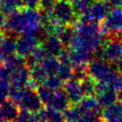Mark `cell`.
<instances>
[{"mask_svg": "<svg viewBox=\"0 0 122 122\" xmlns=\"http://www.w3.org/2000/svg\"><path fill=\"white\" fill-rule=\"evenodd\" d=\"M102 1H107V2H109V0H102Z\"/></svg>", "mask_w": 122, "mask_h": 122, "instance_id": "f35d334b", "label": "cell"}, {"mask_svg": "<svg viewBox=\"0 0 122 122\" xmlns=\"http://www.w3.org/2000/svg\"><path fill=\"white\" fill-rule=\"evenodd\" d=\"M42 101L36 92V90L30 89H24L21 100L18 104L21 109H26L32 113L38 112L42 108Z\"/></svg>", "mask_w": 122, "mask_h": 122, "instance_id": "ba28073f", "label": "cell"}, {"mask_svg": "<svg viewBox=\"0 0 122 122\" xmlns=\"http://www.w3.org/2000/svg\"><path fill=\"white\" fill-rule=\"evenodd\" d=\"M0 61H1V57H0Z\"/></svg>", "mask_w": 122, "mask_h": 122, "instance_id": "ab89813d", "label": "cell"}, {"mask_svg": "<svg viewBox=\"0 0 122 122\" xmlns=\"http://www.w3.org/2000/svg\"><path fill=\"white\" fill-rule=\"evenodd\" d=\"M109 3L114 8H122V0H109Z\"/></svg>", "mask_w": 122, "mask_h": 122, "instance_id": "e575fe53", "label": "cell"}, {"mask_svg": "<svg viewBox=\"0 0 122 122\" xmlns=\"http://www.w3.org/2000/svg\"><path fill=\"white\" fill-rule=\"evenodd\" d=\"M30 79V71L27 65L14 70L11 73L10 83L14 88H25Z\"/></svg>", "mask_w": 122, "mask_h": 122, "instance_id": "30bf717a", "label": "cell"}, {"mask_svg": "<svg viewBox=\"0 0 122 122\" xmlns=\"http://www.w3.org/2000/svg\"><path fill=\"white\" fill-rule=\"evenodd\" d=\"M42 85L48 87L49 89H51L52 91H58L62 88L63 81L59 78V76L57 74L48 75L42 82Z\"/></svg>", "mask_w": 122, "mask_h": 122, "instance_id": "484cf974", "label": "cell"}, {"mask_svg": "<svg viewBox=\"0 0 122 122\" xmlns=\"http://www.w3.org/2000/svg\"><path fill=\"white\" fill-rule=\"evenodd\" d=\"M41 46L45 50L48 56H58L64 47L61 40L56 35H47L42 40Z\"/></svg>", "mask_w": 122, "mask_h": 122, "instance_id": "8fae6325", "label": "cell"}, {"mask_svg": "<svg viewBox=\"0 0 122 122\" xmlns=\"http://www.w3.org/2000/svg\"><path fill=\"white\" fill-rule=\"evenodd\" d=\"M111 7L112 5L107 1L95 0L91 5L87 13L81 15L78 20L82 22H100L110 12Z\"/></svg>", "mask_w": 122, "mask_h": 122, "instance_id": "8992f818", "label": "cell"}, {"mask_svg": "<svg viewBox=\"0 0 122 122\" xmlns=\"http://www.w3.org/2000/svg\"><path fill=\"white\" fill-rule=\"evenodd\" d=\"M87 66H72L73 67L72 78L78 81H82L84 78H86L88 76Z\"/></svg>", "mask_w": 122, "mask_h": 122, "instance_id": "f1b7e54d", "label": "cell"}, {"mask_svg": "<svg viewBox=\"0 0 122 122\" xmlns=\"http://www.w3.org/2000/svg\"><path fill=\"white\" fill-rule=\"evenodd\" d=\"M72 73H73V67L70 63H60L58 71H57V75L59 78L63 81L66 82L70 79L72 78Z\"/></svg>", "mask_w": 122, "mask_h": 122, "instance_id": "7402d4cb", "label": "cell"}, {"mask_svg": "<svg viewBox=\"0 0 122 122\" xmlns=\"http://www.w3.org/2000/svg\"><path fill=\"white\" fill-rule=\"evenodd\" d=\"M10 89L11 85L9 81L0 80V103L8 99V97L10 96Z\"/></svg>", "mask_w": 122, "mask_h": 122, "instance_id": "83f0119b", "label": "cell"}, {"mask_svg": "<svg viewBox=\"0 0 122 122\" xmlns=\"http://www.w3.org/2000/svg\"><path fill=\"white\" fill-rule=\"evenodd\" d=\"M36 92H37V93H38V95H39L42 103L44 105H46V107H48L49 104H50V102H51V98H52V96H53V93H54L55 91H52V90L49 89L48 87H46V86H44V85L41 84L36 89Z\"/></svg>", "mask_w": 122, "mask_h": 122, "instance_id": "603a6c76", "label": "cell"}, {"mask_svg": "<svg viewBox=\"0 0 122 122\" xmlns=\"http://www.w3.org/2000/svg\"><path fill=\"white\" fill-rule=\"evenodd\" d=\"M104 34L121 35L122 34V8H113L101 23Z\"/></svg>", "mask_w": 122, "mask_h": 122, "instance_id": "5b68a950", "label": "cell"}, {"mask_svg": "<svg viewBox=\"0 0 122 122\" xmlns=\"http://www.w3.org/2000/svg\"><path fill=\"white\" fill-rule=\"evenodd\" d=\"M41 30V12L37 9L23 7L7 15L5 32L36 34Z\"/></svg>", "mask_w": 122, "mask_h": 122, "instance_id": "6da1fadb", "label": "cell"}, {"mask_svg": "<svg viewBox=\"0 0 122 122\" xmlns=\"http://www.w3.org/2000/svg\"><path fill=\"white\" fill-rule=\"evenodd\" d=\"M93 1L95 0H71L72 6L77 17H80L81 15L87 13V11L89 10Z\"/></svg>", "mask_w": 122, "mask_h": 122, "instance_id": "44dd1931", "label": "cell"}, {"mask_svg": "<svg viewBox=\"0 0 122 122\" xmlns=\"http://www.w3.org/2000/svg\"><path fill=\"white\" fill-rule=\"evenodd\" d=\"M33 119V113L26 109H21L13 120V122H31Z\"/></svg>", "mask_w": 122, "mask_h": 122, "instance_id": "f546056e", "label": "cell"}, {"mask_svg": "<svg viewBox=\"0 0 122 122\" xmlns=\"http://www.w3.org/2000/svg\"><path fill=\"white\" fill-rule=\"evenodd\" d=\"M12 71H13L7 64L2 62V64H0V80H5L10 82Z\"/></svg>", "mask_w": 122, "mask_h": 122, "instance_id": "4dcf8cb0", "label": "cell"}, {"mask_svg": "<svg viewBox=\"0 0 122 122\" xmlns=\"http://www.w3.org/2000/svg\"><path fill=\"white\" fill-rule=\"evenodd\" d=\"M30 78L33 79L38 84H40V83L42 84L44 79L48 76L40 63H38V64L34 65L33 67L30 68Z\"/></svg>", "mask_w": 122, "mask_h": 122, "instance_id": "d4e9b609", "label": "cell"}, {"mask_svg": "<svg viewBox=\"0 0 122 122\" xmlns=\"http://www.w3.org/2000/svg\"><path fill=\"white\" fill-rule=\"evenodd\" d=\"M40 0H23V5L26 8H31V9H37L39 6Z\"/></svg>", "mask_w": 122, "mask_h": 122, "instance_id": "836d02e7", "label": "cell"}, {"mask_svg": "<svg viewBox=\"0 0 122 122\" xmlns=\"http://www.w3.org/2000/svg\"><path fill=\"white\" fill-rule=\"evenodd\" d=\"M47 75H53L57 73L60 61L56 56H47L42 62H40Z\"/></svg>", "mask_w": 122, "mask_h": 122, "instance_id": "d6986e66", "label": "cell"}, {"mask_svg": "<svg viewBox=\"0 0 122 122\" xmlns=\"http://www.w3.org/2000/svg\"><path fill=\"white\" fill-rule=\"evenodd\" d=\"M39 45L38 37L32 33H22L16 38V54L26 58Z\"/></svg>", "mask_w": 122, "mask_h": 122, "instance_id": "52a82bcc", "label": "cell"}, {"mask_svg": "<svg viewBox=\"0 0 122 122\" xmlns=\"http://www.w3.org/2000/svg\"><path fill=\"white\" fill-rule=\"evenodd\" d=\"M122 56V36L110 35L109 38L103 40L100 47L99 58L110 64L116 63Z\"/></svg>", "mask_w": 122, "mask_h": 122, "instance_id": "277c9868", "label": "cell"}, {"mask_svg": "<svg viewBox=\"0 0 122 122\" xmlns=\"http://www.w3.org/2000/svg\"><path fill=\"white\" fill-rule=\"evenodd\" d=\"M36 113L44 120V122H65L63 113L51 108L41 109Z\"/></svg>", "mask_w": 122, "mask_h": 122, "instance_id": "e0dca14e", "label": "cell"}, {"mask_svg": "<svg viewBox=\"0 0 122 122\" xmlns=\"http://www.w3.org/2000/svg\"><path fill=\"white\" fill-rule=\"evenodd\" d=\"M92 122H104V120H103V118H95L94 120H92Z\"/></svg>", "mask_w": 122, "mask_h": 122, "instance_id": "8d00e7d4", "label": "cell"}, {"mask_svg": "<svg viewBox=\"0 0 122 122\" xmlns=\"http://www.w3.org/2000/svg\"><path fill=\"white\" fill-rule=\"evenodd\" d=\"M64 91L66 92L71 105H75V104L79 103L85 97V94H84V92L82 90L80 81L75 80L73 78L65 82Z\"/></svg>", "mask_w": 122, "mask_h": 122, "instance_id": "9c48e42d", "label": "cell"}, {"mask_svg": "<svg viewBox=\"0 0 122 122\" xmlns=\"http://www.w3.org/2000/svg\"><path fill=\"white\" fill-rule=\"evenodd\" d=\"M56 0H40L38 9L41 12H51Z\"/></svg>", "mask_w": 122, "mask_h": 122, "instance_id": "d6a6232c", "label": "cell"}, {"mask_svg": "<svg viewBox=\"0 0 122 122\" xmlns=\"http://www.w3.org/2000/svg\"><path fill=\"white\" fill-rule=\"evenodd\" d=\"M96 98L102 108H106L108 106H111L112 104L115 103L118 99L117 97V92L108 87L105 91L96 94Z\"/></svg>", "mask_w": 122, "mask_h": 122, "instance_id": "2e32d148", "label": "cell"}, {"mask_svg": "<svg viewBox=\"0 0 122 122\" xmlns=\"http://www.w3.org/2000/svg\"><path fill=\"white\" fill-rule=\"evenodd\" d=\"M16 52V39L10 35H2L0 37V57L1 61Z\"/></svg>", "mask_w": 122, "mask_h": 122, "instance_id": "9a60e30c", "label": "cell"}, {"mask_svg": "<svg viewBox=\"0 0 122 122\" xmlns=\"http://www.w3.org/2000/svg\"><path fill=\"white\" fill-rule=\"evenodd\" d=\"M71 106V102L69 100V97L64 90H58L55 91L53 93V96L47 108L53 109L55 111L63 112Z\"/></svg>", "mask_w": 122, "mask_h": 122, "instance_id": "4fadbf2b", "label": "cell"}, {"mask_svg": "<svg viewBox=\"0 0 122 122\" xmlns=\"http://www.w3.org/2000/svg\"><path fill=\"white\" fill-rule=\"evenodd\" d=\"M0 11H1V0H0Z\"/></svg>", "mask_w": 122, "mask_h": 122, "instance_id": "74e56055", "label": "cell"}, {"mask_svg": "<svg viewBox=\"0 0 122 122\" xmlns=\"http://www.w3.org/2000/svg\"><path fill=\"white\" fill-rule=\"evenodd\" d=\"M88 75L96 83H106L107 85L118 72L112 69L111 64L101 58L92 59L87 66Z\"/></svg>", "mask_w": 122, "mask_h": 122, "instance_id": "7a4b0ae2", "label": "cell"}, {"mask_svg": "<svg viewBox=\"0 0 122 122\" xmlns=\"http://www.w3.org/2000/svg\"><path fill=\"white\" fill-rule=\"evenodd\" d=\"M80 83H81V87H82L85 96H90V95L95 94L96 82L92 77H90L88 75L86 78H84L82 81H80Z\"/></svg>", "mask_w": 122, "mask_h": 122, "instance_id": "4316f807", "label": "cell"}, {"mask_svg": "<svg viewBox=\"0 0 122 122\" xmlns=\"http://www.w3.org/2000/svg\"><path fill=\"white\" fill-rule=\"evenodd\" d=\"M65 122H78L81 118V112L76 105L70 106L66 111L63 112Z\"/></svg>", "mask_w": 122, "mask_h": 122, "instance_id": "cb8c5ba5", "label": "cell"}, {"mask_svg": "<svg viewBox=\"0 0 122 122\" xmlns=\"http://www.w3.org/2000/svg\"><path fill=\"white\" fill-rule=\"evenodd\" d=\"M101 113L103 120L106 122H122V101L104 108Z\"/></svg>", "mask_w": 122, "mask_h": 122, "instance_id": "5bb4252c", "label": "cell"}, {"mask_svg": "<svg viewBox=\"0 0 122 122\" xmlns=\"http://www.w3.org/2000/svg\"><path fill=\"white\" fill-rule=\"evenodd\" d=\"M18 112V105L10 99L0 103V122H13Z\"/></svg>", "mask_w": 122, "mask_h": 122, "instance_id": "7c38bea8", "label": "cell"}, {"mask_svg": "<svg viewBox=\"0 0 122 122\" xmlns=\"http://www.w3.org/2000/svg\"><path fill=\"white\" fill-rule=\"evenodd\" d=\"M74 33H75V30H74L73 26H71V25L70 26H60L56 32V36H58V38L61 40L62 44L68 48L71 42V39H72Z\"/></svg>", "mask_w": 122, "mask_h": 122, "instance_id": "ac0fdd59", "label": "cell"}, {"mask_svg": "<svg viewBox=\"0 0 122 122\" xmlns=\"http://www.w3.org/2000/svg\"><path fill=\"white\" fill-rule=\"evenodd\" d=\"M51 13L54 21L63 26L72 25L77 20L72 2L70 0H56Z\"/></svg>", "mask_w": 122, "mask_h": 122, "instance_id": "3957f363", "label": "cell"}, {"mask_svg": "<svg viewBox=\"0 0 122 122\" xmlns=\"http://www.w3.org/2000/svg\"><path fill=\"white\" fill-rule=\"evenodd\" d=\"M108 86L114 90L115 92H119L120 90H122V74H120L119 72H117L114 77L110 81V83L108 84Z\"/></svg>", "mask_w": 122, "mask_h": 122, "instance_id": "1f68e13d", "label": "cell"}, {"mask_svg": "<svg viewBox=\"0 0 122 122\" xmlns=\"http://www.w3.org/2000/svg\"><path fill=\"white\" fill-rule=\"evenodd\" d=\"M115 64H116V71H118L120 74H122V56L118 59V61Z\"/></svg>", "mask_w": 122, "mask_h": 122, "instance_id": "d590c367", "label": "cell"}, {"mask_svg": "<svg viewBox=\"0 0 122 122\" xmlns=\"http://www.w3.org/2000/svg\"><path fill=\"white\" fill-rule=\"evenodd\" d=\"M23 7V0H1V11L7 15Z\"/></svg>", "mask_w": 122, "mask_h": 122, "instance_id": "ffe728a7", "label": "cell"}]
</instances>
